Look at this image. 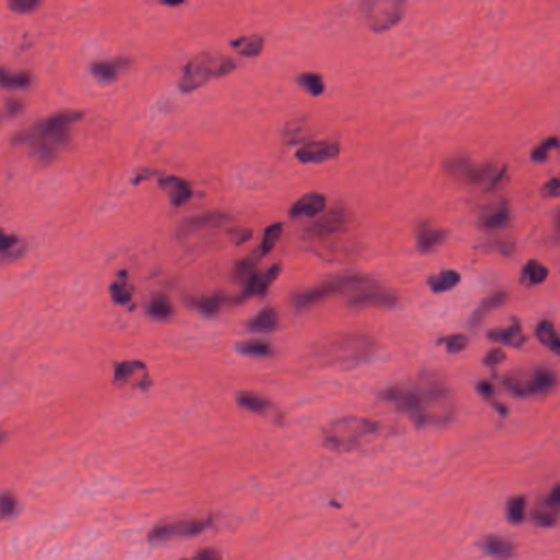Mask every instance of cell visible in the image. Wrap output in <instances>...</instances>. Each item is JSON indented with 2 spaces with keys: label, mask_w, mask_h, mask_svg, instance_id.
<instances>
[{
  "label": "cell",
  "mask_w": 560,
  "mask_h": 560,
  "mask_svg": "<svg viewBox=\"0 0 560 560\" xmlns=\"http://www.w3.org/2000/svg\"><path fill=\"white\" fill-rule=\"evenodd\" d=\"M394 403L397 410L410 416L412 423L423 427L444 425L455 414L453 392L438 374L426 372L410 387H392L382 395Z\"/></svg>",
  "instance_id": "obj_1"
},
{
  "label": "cell",
  "mask_w": 560,
  "mask_h": 560,
  "mask_svg": "<svg viewBox=\"0 0 560 560\" xmlns=\"http://www.w3.org/2000/svg\"><path fill=\"white\" fill-rule=\"evenodd\" d=\"M83 115V112L75 110L60 112L17 134L13 143L17 145L31 143L35 155L42 161H51L54 158L58 146L64 145L69 139L70 125L80 121Z\"/></svg>",
  "instance_id": "obj_2"
},
{
  "label": "cell",
  "mask_w": 560,
  "mask_h": 560,
  "mask_svg": "<svg viewBox=\"0 0 560 560\" xmlns=\"http://www.w3.org/2000/svg\"><path fill=\"white\" fill-rule=\"evenodd\" d=\"M379 423L359 416H346L334 420L323 431L325 446L334 451L357 449L369 436L379 430Z\"/></svg>",
  "instance_id": "obj_3"
},
{
  "label": "cell",
  "mask_w": 560,
  "mask_h": 560,
  "mask_svg": "<svg viewBox=\"0 0 560 560\" xmlns=\"http://www.w3.org/2000/svg\"><path fill=\"white\" fill-rule=\"evenodd\" d=\"M234 68L236 62L228 56L200 53L185 66L180 79V89L185 94H189L204 86L211 78H221L232 73Z\"/></svg>",
  "instance_id": "obj_4"
},
{
  "label": "cell",
  "mask_w": 560,
  "mask_h": 560,
  "mask_svg": "<svg viewBox=\"0 0 560 560\" xmlns=\"http://www.w3.org/2000/svg\"><path fill=\"white\" fill-rule=\"evenodd\" d=\"M557 383L556 376L550 369L535 367L510 371L503 378L505 387L519 397L543 396L554 390Z\"/></svg>",
  "instance_id": "obj_5"
},
{
  "label": "cell",
  "mask_w": 560,
  "mask_h": 560,
  "mask_svg": "<svg viewBox=\"0 0 560 560\" xmlns=\"http://www.w3.org/2000/svg\"><path fill=\"white\" fill-rule=\"evenodd\" d=\"M376 286L374 280L360 275L342 276L300 293L295 298V304L299 309H306L330 297L345 292L350 289H366Z\"/></svg>",
  "instance_id": "obj_6"
},
{
  "label": "cell",
  "mask_w": 560,
  "mask_h": 560,
  "mask_svg": "<svg viewBox=\"0 0 560 560\" xmlns=\"http://www.w3.org/2000/svg\"><path fill=\"white\" fill-rule=\"evenodd\" d=\"M360 10L369 28L376 33H382L400 24L406 11V3L401 0L363 1Z\"/></svg>",
  "instance_id": "obj_7"
},
{
  "label": "cell",
  "mask_w": 560,
  "mask_h": 560,
  "mask_svg": "<svg viewBox=\"0 0 560 560\" xmlns=\"http://www.w3.org/2000/svg\"><path fill=\"white\" fill-rule=\"evenodd\" d=\"M444 170L454 181L466 185H480L493 179L495 166L491 164H474L467 157H455L446 161Z\"/></svg>",
  "instance_id": "obj_8"
},
{
  "label": "cell",
  "mask_w": 560,
  "mask_h": 560,
  "mask_svg": "<svg viewBox=\"0 0 560 560\" xmlns=\"http://www.w3.org/2000/svg\"><path fill=\"white\" fill-rule=\"evenodd\" d=\"M207 520H179L160 524L151 530L149 539L152 542H164V541L175 540L182 537L194 536L200 534L204 530L209 527Z\"/></svg>",
  "instance_id": "obj_9"
},
{
  "label": "cell",
  "mask_w": 560,
  "mask_h": 560,
  "mask_svg": "<svg viewBox=\"0 0 560 560\" xmlns=\"http://www.w3.org/2000/svg\"><path fill=\"white\" fill-rule=\"evenodd\" d=\"M351 216L344 207H334L310 227L309 234L317 238H326L347 230Z\"/></svg>",
  "instance_id": "obj_10"
},
{
  "label": "cell",
  "mask_w": 560,
  "mask_h": 560,
  "mask_svg": "<svg viewBox=\"0 0 560 560\" xmlns=\"http://www.w3.org/2000/svg\"><path fill=\"white\" fill-rule=\"evenodd\" d=\"M340 153V143L320 140L302 146L297 151L296 157L302 164H323L338 158Z\"/></svg>",
  "instance_id": "obj_11"
},
{
  "label": "cell",
  "mask_w": 560,
  "mask_h": 560,
  "mask_svg": "<svg viewBox=\"0 0 560 560\" xmlns=\"http://www.w3.org/2000/svg\"><path fill=\"white\" fill-rule=\"evenodd\" d=\"M399 299L393 293L381 290L378 286H372L362 289L360 292L351 297L348 301L353 309H367V308H390L394 306Z\"/></svg>",
  "instance_id": "obj_12"
},
{
  "label": "cell",
  "mask_w": 560,
  "mask_h": 560,
  "mask_svg": "<svg viewBox=\"0 0 560 560\" xmlns=\"http://www.w3.org/2000/svg\"><path fill=\"white\" fill-rule=\"evenodd\" d=\"M228 221L229 216L221 211H210V213L195 216V217L187 218L181 223L179 228V236H187L189 234H195L198 231L205 230V229L218 228Z\"/></svg>",
  "instance_id": "obj_13"
},
{
  "label": "cell",
  "mask_w": 560,
  "mask_h": 560,
  "mask_svg": "<svg viewBox=\"0 0 560 560\" xmlns=\"http://www.w3.org/2000/svg\"><path fill=\"white\" fill-rule=\"evenodd\" d=\"M159 186L166 193L172 205L175 207L184 206L193 196L190 183L175 175L159 180Z\"/></svg>",
  "instance_id": "obj_14"
},
{
  "label": "cell",
  "mask_w": 560,
  "mask_h": 560,
  "mask_svg": "<svg viewBox=\"0 0 560 560\" xmlns=\"http://www.w3.org/2000/svg\"><path fill=\"white\" fill-rule=\"evenodd\" d=\"M487 338L491 342L514 348L521 347L527 340L521 322L516 317L512 320V324L510 326L496 327V329L490 330L487 333Z\"/></svg>",
  "instance_id": "obj_15"
},
{
  "label": "cell",
  "mask_w": 560,
  "mask_h": 560,
  "mask_svg": "<svg viewBox=\"0 0 560 560\" xmlns=\"http://www.w3.org/2000/svg\"><path fill=\"white\" fill-rule=\"evenodd\" d=\"M325 207H326L325 195L321 193H308L291 206L289 216L292 219L299 218L301 216L312 218L321 213Z\"/></svg>",
  "instance_id": "obj_16"
},
{
  "label": "cell",
  "mask_w": 560,
  "mask_h": 560,
  "mask_svg": "<svg viewBox=\"0 0 560 560\" xmlns=\"http://www.w3.org/2000/svg\"><path fill=\"white\" fill-rule=\"evenodd\" d=\"M280 272H281V265L274 264L263 275L260 272H257L256 275L250 280L247 285L244 286L243 293H242L239 300H247V299L252 298V297L265 296L268 291V288H270V286L279 276Z\"/></svg>",
  "instance_id": "obj_17"
},
{
  "label": "cell",
  "mask_w": 560,
  "mask_h": 560,
  "mask_svg": "<svg viewBox=\"0 0 560 560\" xmlns=\"http://www.w3.org/2000/svg\"><path fill=\"white\" fill-rule=\"evenodd\" d=\"M480 548L497 560H510L514 555V545L499 535H488L480 542Z\"/></svg>",
  "instance_id": "obj_18"
},
{
  "label": "cell",
  "mask_w": 560,
  "mask_h": 560,
  "mask_svg": "<svg viewBox=\"0 0 560 560\" xmlns=\"http://www.w3.org/2000/svg\"><path fill=\"white\" fill-rule=\"evenodd\" d=\"M128 58H117L115 60H99L91 65V71L94 77L105 82L116 80L120 71L130 65Z\"/></svg>",
  "instance_id": "obj_19"
},
{
  "label": "cell",
  "mask_w": 560,
  "mask_h": 560,
  "mask_svg": "<svg viewBox=\"0 0 560 560\" xmlns=\"http://www.w3.org/2000/svg\"><path fill=\"white\" fill-rule=\"evenodd\" d=\"M507 299H508V293L505 291H496L491 293L487 298L482 301L478 309L475 310L474 313L470 319L471 329H476L482 324V321L485 320L490 312L493 310L498 309L501 306L506 304Z\"/></svg>",
  "instance_id": "obj_20"
},
{
  "label": "cell",
  "mask_w": 560,
  "mask_h": 560,
  "mask_svg": "<svg viewBox=\"0 0 560 560\" xmlns=\"http://www.w3.org/2000/svg\"><path fill=\"white\" fill-rule=\"evenodd\" d=\"M446 231L430 225H423L417 234V249L423 253L432 251L446 240Z\"/></svg>",
  "instance_id": "obj_21"
},
{
  "label": "cell",
  "mask_w": 560,
  "mask_h": 560,
  "mask_svg": "<svg viewBox=\"0 0 560 560\" xmlns=\"http://www.w3.org/2000/svg\"><path fill=\"white\" fill-rule=\"evenodd\" d=\"M510 220V208L507 205V202H502L500 205L497 206L495 209L482 216L478 225H480L482 230L493 231L508 226Z\"/></svg>",
  "instance_id": "obj_22"
},
{
  "label": "cell",
  "mask_w": 560,
  "mask_h": 560,
  "mask_svg": "<svg viewBox=\"0 0 560 560\" xmlns=\"http://www.w3.org/2000/svg\"><path fill=\"white\" fill-rule=\"evenodd\" d=\"M24 250L26 243L22 240L0 229V264L16 260L24 254Z\"/></svg>",
  "instance_id": "obj_23"
},
{
  "label": "cell",
  "mask_w": 560,
  "mask_h": 560,
  "mask_svg": "<svg viewBox=\"0 0 560 560\" xmlns=\"http://www.w3.org/2000/svg\"><path fill=\"white\" fill-rule=\"evenodd\" d=\"M279 317L272 308H265L260 313L247 322V330L255 333H270L277 330Z\"/></svg>",
  "instance_id": "obj_24"
},
{
  "label": "cell",
  "mask_w": 560,
  "mask_h": 560,
  "mask_svg": "<svg viewBox=\"0 0 560 560\" xmlns=\"http://www.w3.org/2000/svg\"><path fill=\"white\" fill-rule=\"evenodd\" d=\"M461 281V275L457 270H446L437 275L428 278L429 288L436 293H444L452 290Z\"/></svg>",
  "instance_id": "obj_25"
},
{
  "label": "cell",
  "mask_w": 560,
  "mask_h": 560,
  "mask_svg": "<svg viewBox=\"0 0 560 560\" xmlns=\"http://www.w3.org/2000/svg\"><path fill=\"white\" fill-rule=\"evenodd\" d=\"M550 275V270L537 260H530L524 265L521 272V283L523 285L536 286L544 283Z\"/></svg>",
  "instance_id": "obj_26"
},
{
  "label": "cell",
  "mask_w": 560,
  "mask_h": 560,
  "mask_svg": "<svg viewBox=\"0 0 560 560\" xmlns=\"http://www.w3.org/2000/svg\"><path fill=\"white\" fill-rule=\"evenodd\" d=\"M231 46L243 56L255 58L259 56L264 49V37L257 34L250 37H240L231 41Z\"/></svg>",
  "instance_id": "obj_27"
},
{
  "label": "cell",
  "mask_w": 560,
  "mask_h": 560,
  "mask_svg": "<svg viewBox=\"0 0 560 560\" xmlns=\"http://www.w3.org/2000/svg\"><path fill=\"white\" fill-rule=\"evenodd\" d=\"M238 403L245 410L260 415H268L274 410V405L270 401L251 392H243L239 394Z\"/></svg>",
  "instance_id": "obj_28"
},
{
  "label": "cell",
  "mask_w": 560,
  "mask_h": 560,
  "mask_svg": "<svg viewBox=\"0 0 560 560\" xmlns=\"http://www.w3.org/2000/svg\"><path fill=\"white\" fill-rule=\"evenodd\" d=\"M536 338L541 344L550 348L555 355L560 353V340L555 325L548 320H543L536 327Z\"/></svg>",
  "instance_id": "obj_29"
},
{
  "label": "cell",
  "mask_w": 560,
  "mask_h": 560,
  "mask_svg": "<svg viewBox=\"0 0 560 560\" xmlns=\"http://www.w3.org/2000/svg\"><path fill=\"white\" fill-rule=\"evenodd\" d=\"M147 374V367L141 361H124L115 367L114 380L117 383H128L136 374Z\"/></svg>",
  "instance_id": "obj_30"
},
{
  "label": "cell",
  "mask_w": 560,
  "mask_h": 560,
  "mask_svg": "<svg viewBox=\"0 0 560 560\" xmlns=\"http://www.w3.org/2000/svg\"><path fill=\"white\" fill-rule=\"evenodd\" d=\"M559 509L550 506L548 502L542 501L536 508L532 511V520L537 527H552L557 523Z\"/></svg>",
  "instance_id": "obj_31"
},
{
  "label": "cell",
  "mask_w": 560,
  "mask_h": 560,
  "mask_svg": "<svg viewBox=\"0 0 560 560\" xmlns=\"http://www.w3.org/2000/svg\"><path fill=\"white\" fill-rule=\"evenodd\" d=\"M32 82L31 73L28 71L11 73L0 67V86L6 89H21L29 87Z\"/></svg>",
  "instance_id": "obj_32"
},
{
  "label": "cell",
  "mask_w": 560,
  "mask_h": 560,
  "mask_svg": "<svg viewBox=\"0 0 560 560\" xmlns=\"http://www.w3.org/2000/svg\"><path fill=\"white\" fill-rule=\"evenodd\" d=\"M149 313L158 320H166L173 314L171 300L164 293H158L151 299L149 304Z\"/></svg>",
  "instance_id": "obj_33"
},
{
  "label": "cell",
  "mask_w": 560,
  "mask_h": 560,
  "mask_svg": "<svg viewBox=\"0 0 560 560\" xmlns=\"http://www.w3.org/2000/svg\"><path fill=\"white\" fill-rule=\"evenodd\" d=\"M299 85H300L304 90L308 91L311 96H320L323 94L325 91V82L323 80L320 73H304L299 76L298 79Z\"/></svg>",
  "instance_id": "obj_34"
},
{
  "label": "cell",
  "mask_w": 560,
  "mask_h": 560,
  "mask_svg": "<svg viewBox=\"0 0 560 560\" xmlns=\"http://www.w3.org/2000/svg\"><path fill=\"white\" fill-rule=\"evenodd\" d=\"M257 272H257L254 261L250 257H245L236 263L234 270V279L236 283L247 286L250 280L254 277Z\"/></svg>",
  "instance_id": "obj_35"
},
{
  "label": "cell",
  "mask_w": 560,
  "mask_h": 560,
  "mask_svg": "<svg viewBox=\"0 0 560 560\" xmlns=\"http://www.w3.org/2000/svg\"><path fill=\"white\" fill-rule=\"evenodd\" d=\"M238 349L243 355L251 357H268L272 355V348L270 344L262 340H245L238 344Z\"/></svg>",
  "instance_id": "obj_36"
},
{
  "label": "cell",
  "mask_w": 560,
  "mask_h": 560,
  "mask_svg": "<svg viewBox=\"0 0 560 560\" xmlns=\"http://www.w3.org/2000/svg\"><path fill=\"white\" fill-rule=\"evenodd\" d=\"M527 499L524 496L512 497L507 503V518L512 524H520L525 519Z\"/></svg>",
  "instance_id": "obj_37"
},
{
  "label": "cell",
  "mask_w": 560,
  "mask_h": 560,
  "mask_svg": "<svg viewBox=\"0 0 560 560\" xmlns=\"http://www.w3.org/2000/svg\"><path fill=\"white\" fill-rule=\"evenodd\" d=\"M110 292H111L112 299L115 304L126 306L132 301V289L128 283L126 276H121L120 279L112 283Z\"/></svg>",
  "instance_id": "obj_38"
},
{
  "label": "cell",
  "mask_w": 560,
  "mask_h": 560,
  "mask_svg": "<svg viewBox=\"0 0 560 560\" xmlns=\"http://www.w3.org/2000/svg\"><path fill=\"white\" fill-rule=\"evenodd\" d=\"M476 389H478L480 396H482L484 400L487 401L499 414L506 415L507 412H508V408H507L506 405L502 404V403L496 401L495 387H493V384L491 383L489 380H482V381L478 382Z\"/></svg>",
  "instance_id": "obj_39"
},
{
  "label": "cell",
  "mask_w": 560,
  "mask_h": 560,
  "mask_svg": "<svg viewBox=\"0 0 560 560\" xmlns=\"http://www.w3.org/2000/svg\"><path fill=\"white\" fill-rule=\"evenodd\" d=\"M559 147V141L556 136L546 138L542 143L535 147L531 152V160L536 164H543L550 158V152L556 150Z\"/></svg>",
  "instance_id": "obj_40"
},
{
  "label": "cell",
  "mask_w": 560,
  "mask_h": 560,
  "mask_svg": "<svg viewBox=\"0 0 560 560\" xmlns=\"http://www.w3.org/2000/svg\"><path fill=\"white\" fill-rule=\"evenodd\" d=\"M223 301L225 300L221 295H213V296L195 299L193 304L206 315H216L220 311Z\"/></svg>",
  "instance_id": "obj_41"
},
{
  "label": "cell",
  "mask_w": 560,
  "mask_h": 560,
  "mask_svg": "<svg viewBox=\"0 0 560 560\" xmlns=\"http://www.w3.org/2000/svg\"><path fill=\"white\" fill-rule=\"evenodd\" d=\"M283 226L281 222L272 223V226L265 230L264 238H263L262 245H261V252L263 255L268 254L272 251L278 240L280 239V236L283 234Z\"/></svg>",
  "instance_id": "obj_42"
},
{
  "label": "cell",
  "mask_w": 560,
  "mask_h": 560,
  "mask_svg": "<svg viewBox=\"0 0 560 560\" xmlns=\"http://www.w3.org/2000/svg\"><path fill=\"white\" fill-rule=\"evenodd\" d=\"M438 344L439 345L444 344L446 346V351L449 353H459L466 349L467 346L470 344V340L466 335L452 334L441 338L438 340Z\"/></svg>",
  "instance_id": "obj_43"
},
{
  "label": "cell",
  "mask_w": 560,
  "mask_h": 560,
  "mask_svg": "<svg viewBox=\"0 0 560 560\" xmlns=\"http://www.w3.org/2000/svg\"><path fill=\"white\" fill-rule=\"evenodd\" d=\"M18 499L11 493H0V519H7L16 514Z\"/></svg>",
  "instance_id": "obj_44"
},
{
  "label": "cell",
  "mask_w": 560,
  "mask_h": 560,
  "mask_svg": "<svg viewBox=\"0 0 560 560\" xmlns=\"http://www.w3.org/2000/svg\"><path fill=\"white\" fill-rule=\"evenodd\" d=\"M41 3L39 0H12L8 3V6L10 10L20 13V15H26V13L37 10Z\"/></svg>",
  "instance_id": "obj_45"
},
{
  "label": "cell",
  "mask_w": 560,
  "mask_h": 560,
  "mask_svg": "<svg viewBox=\"0 0 560 560\" xmlns=\"http://www.w3.org/2000/svg\"><path fill=\"white\" fill-rule=\"evenodd\" d=\"M228 236H230L231 241L236 243V245H241L252 239L253 231L251 229L236 227L228 231Z\"/></svg>",
  "instance_id": "obj_46"
},
{
  "label": "cell",
  "mask_w": 560,
  "mask_h": 560,
  "mask_svg": "<svg viewBox=\"0 0 560 560\" xmlns=\"http://www.w3.org/2000/svg\"><path fill=\"white\" fill-rule=\"evenodd\" d=\"M507 360V353L501 348L490 349L482 359V363L487 367H496Z\"/></svg>",
  "instance_id": "obj_47"
},
{
  "label": "cell",
  "mask_w": 560,
  "mask_h": 560,
  "mask_svg": "<svg viewBox=\"0 0 560 560\" xmlns=\"http://www.w3.org/2000/svg\"><path fill=\"white\" fill-rule=\"evenodd\" d=\"M542 195L544 198H555L559 196V180L558 177H552L550 181L545 183L542 187Z\"/></svg>",
  "instance_id": "obj_48"
},
{
  "label": "cell",
  "mask_w": 560,
  "mask_h": 560,
  "mask_svg": "<svg viewBox=\"0 0 560 560\" xmlns=\"http://www.w3.org/2000/svg\"><path fill=\"white\" fill-rule=\"evenodd\" d=\"M488 249L496 250L502 254L509 255L514 251V244L510 242L498 241L496 243L488 244Z\"/></svg>",
  "instance_id": "obj_49"
},
{
  "label": "cell",
  "mask_w": 560,
  "mask_h": 560,
  "mask_svg": "<svg viewBox=\"0 0 560 560\" xmlns=\"http://www.w3.org/2000/svg\"><path fill=\"white\" fill-rule=\"evenodd\" d=\"M22 107H24V104L21 103L19 100H8L6 103V114L8 115V116H15V115L20 113Z\"/></svg>",
  "instance_id": "obj_50"
},
{
  "label": "cell",
  "mask_w": 560,
  "mask_h": 560,
  "mask_svg": "<svg viewBox=\"0 0 560 560\" xmlns=\"http://www.w3.org/2000/svg\"><path fill=\"white\" fill-rule=\"evenodd\" d=\"M196 560H221V558L217 550H213V548H205L198 552Z\"/></svg>",
  "instance_id": "obj_51"
},
{
  "label": "cell",
  "mask_w": 560,
  "mask_h": 560,
  "mask_svg": "<svg viewBox=\"0 0 560 560\" xmlns=\"http://www.w3.org/2000/svg\"><path fill=\"white\" fill-rule=\"evenodd\" d=\"M507 174V166H503L502 169L499 171V173L497 175H493V179L490 181L489 185H488V191L495 190L497 187L499 186V184H501V182H502L503 177H506Z\"/></svg>",
  "instance_id": "obj_52"
},
{
  "label": "cell",
  "mask_w": 560,
  "mask_h": 560,
  "mask_svg": "<svg viewBox=\"0 0 560 560\" xmlns=\"http://www.w3.org/2000/svg\"><path fill=\"white\" fill-rule=\"evenodd\" d=\"M155 173H156V172L149 171V170L147 169L140 170V171L138 172V173L135 175L134 183H135V184H139V183L145 181V180L150 179L151 177L155 175Z\"/></svg>",
  "instance_id": "obj_53"
},
{
  "label": "cell",
  "mask_w": 560,
  "mask_h": 560,
  "mask_svg": "<svg viewBox=\"0 0 560 560\" xmlns=\"http://www.w3.org/2000/svg\"><path fill=\"white\" fill-rule=\"evenodd\" d=\"M162 5L169 6V7H177V6L182 5L183 1H162Z\"/></svg>",
  "instance_id": "obj_54"
},
{
  "label": "cell",
  "mask_w": 560,
  "mask_h": 560,
  "mask_svg": "<svg viewBox=\"0 0 560 560\" xmlns=\"http://www.w3.org/2000/svg\"><path fill=\"white\" fill-rule=\"evenodd\" d=\"M5 438H6L5 432H3V431H0V446H1V444H3Z\"/></svg>",
  "instance_id": "obj_55"
}]
</instances>
